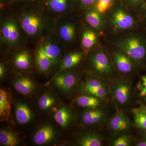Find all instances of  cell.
<instances>
[{
  "label": "cell",
  "instance_id": "cell-1",
  "mask_svg": "<svg viewBox=\"0 0 146 146\" xmlns=\"http://www.w3.org/2000/svg\"><path fill=\"white\" fill-rule=\"evenodd\" d=\"M121 46L126 54L134 60H141L146 56L145 45L137 37L128 38L122 43Z\"/></svg>",
  "mask_w": 146,
  "mask_h": 146
},
{
  "label": "cell",
  "instance_id": "cell-2",
  "mask_svg": "<svg viewBox=\"0 0 146 146\" xmlns=\"http://www.w3.org/2000/svg\"><path fill=\"white\" fill-rule=\"evenodd\" d=\"M20 31L16 21L13 19H7L2 24L1 29V41L9 46H13L18 42Z\"/></svg>",
  "mask_w": 146,
  "mask_h": 146
},
{
  "label": "cell",
  "instance_id": "cell-3",
  "mask_svg": "<svg viewBox=\"0 0 146 146\" xmlns=\"http://www.w3.org/2000/svg\"><path fill=\"white\" fill-rule=\"evenodd\" d=\"M21 25L22 29L27 34L30 36H35L42 30V18L35 13H25L21 16Z\"/></svg>",
  "mask_w": 146,
  "mask_h": 146
},
{
  "label": "cell",
  "instance_id": "cell-4",
  "mask_svg": "<svg viewBox=\"0 0 146 146\" xmlns=\"http://www.w3.org/2000/svg\"><path fill=\"white\" fill-rule=\"evenodd\" d=\"M52 81H54L55 85L58 89L67 92L70 91L74 86L76 78L72 73L63 72L55 77L50 83Z\"/></svg>",
  "mask_w": 146,
  "mask_h": 146
},
{
  "label": "cell",
  "instance_id": "cell-5",
  "mask_svg": "<svg viewBox=\"0 0 146 146\" xmlns=\"http://www.w3.org/2000/svg\"><path fill=\"white\" fill-rule=\"evenodd\" d=\"M82 54L78 52L70 53L66 55L61 62L59 70L55 75L53 77L51 80L47 82V86L50 84L51 81L58 75L64 72V71L73 68L74 66L77 65L82 59Z\"/></svg>",
  "mask_w": 146,
  "mask_h": 146
},
{
  "label": "cell",
  "instance_id": "cell-6",
  "mask_svg": "<svg viewBox=\"0 0 146 146\" xmlns=\"http://www.w3.org/2000/svg\"><path fill=\"white\" fill-rule=\"evenodd\" d=\"M112 23L118 28L126 29L133 25L134 20L129 14L122 10L119 9L113 14Z\"/></svg>",
  "mask_w": 146,
  "mask_h": 146
},
{
  "label": "cell",
  "instance_id": "cell-7",
  "mask_svg": "<svg viewBox=\"0 0 146 146\" xmlns=\"http://www.w3.org/2000/svg\"><path fill=\"white\" fill-rule=\"evenodd\" d=\"M54 135L53 128L50 126L45 125L41 127L35 134L33 141L37 145H42L51 141Z\"/></svg>",
  "mask_w": 146,
  "mask_h": 146
},
{
  "label": "cell",
  "instance_id": "cell-8",
  "mask_svg": "<svg viewBox=\"0 0 146 146\" xmlns=\"http://www.w3.org/2000/svg\"><path fill=\"white\" fill-rule=\"evenodd\" d=\"M11 109V96L5 90H0V117L1 119L7 120L10 117Z\"/></svg>",
  "mask_w": 146,
  "mask_h": 146
},
{
  "label": "cell",
  "instance_id": "cell-9",
  "mask_svg": "<svg viewBox=\"0 0 146 146\" xmlns=\"http://www.w3.org/2000/svg\"><path fill=\"white\" fill-rule=\"evenodd\" d=\"M92 62L95 70L100 73H106L110 70L109 60L106 55L102 52H98L94 55Z\"/></svg>",
  "mask_w": 146,
  "mask_h": 146
},
{
  "label": "cell",
  "instance_id": "cell-10",
  "mask_svg": "<svg viewBox=\"0 0 146 146\" xmlns=\"http://www.w3.org/2000/svg\"><path fill=\"white\" fill-rule=\"evenodd\" d=\"M35 59L36 66L42 72H47L53 65L51 61L44 51L42 44L36 50Z\"/></svg>",
  "mask_w": 146,
  "mask_h": 146
},
{
  "label": "cell",
  "instance_id": "cell-11",
  "mask_svg": "<svg viewBox=\"0 0 146 146\" xmlns=\"http://www.w3.org/2000/svg\"><path fill=\"white\" fill-rule=\"evenodd\" d=\"M14 86L16 91L24 95L31 94L35 87L33 82L30 78L25 77L17 80L14 83Z\"/></svg>",
  "mask_w": 146,
  "mask_h": 146
},
{
  "label": "cell",
  "instance_id": "cell-12",
  "mask_svg": "<svg viewBox=\"0 0 146 146\" xmlns=\"http://www.w3.org/2000/svg\"><path fill=\"white\" fill-rule=\"evenodd\" d=\"M42 46L44 51L51 61L52 65L57 63L61 54V50L59 46L51 42H46Z\"/></svg>",
  "mask_w": 146,
  "mask_h": 146
},
{
  "label": "cell",
  "instance_id": "cell-13",
  "mask_svg": "<svg viewBox=\"0 0 146 146\" xmlns=\"http://www.w3.org/2000/svg\"><path fill=\"white\" fill-rule=\"evenodd\" d=\"M15 115L18 123L25 124L31 120L32 114L31 110L26 105L19 104L16 106Z\"/></svg>",
  "mask_w": 146,
  "mask_h": 146
},
{
  "label": "cell",
  "instance_id": "cell-14",
  "mask_svg": "<svg viewBox=\"0 0 146 146\" xmlns=\"http://www.w3.org/2000/svg\"><path fill=\"white\" fill-rule=\"evenodd\" d=\"M15 66L21 70L28 69L31 64V58L29 53L27 50H23L17 54L13 60Z\"/></svg>",
  "mask_w": 146,
  "mask_h": 146
},
{
  "label": "cell",
  "instance_id": "cell-15",
  "mask_svg": "<svg viewBox=\"0 0 146 146\" xmlns=\"http://www.w3.org/2000/svg\"><path fill=\"white\" fill-rule=\"evenodd\" d=\"M115 60L117 68L121 72L129 73L132 69V65L128 58L121 52L115 54Z\"/></svg>",
  "mask_w": 146,
  "mask_h": 146
},
{
  "label": "cell",
  "instance_id": "cell-16",
  "mask_svg": "<svg viewBox=\"0 0 146 146\" xmlns=\"http://www.w3.org/2000/svg\"><path fill=\"white\" fill-rule=\"evenodd\" d=\"M19 143L18 137L9 131L3 129L0 131V145L4 146H15Z\"/></svg>",
  "mask_w": 146,
  "mask_h": 146
},
{
  "label": "cell",
  "instance_id": "cell-17",
  "mask_svg": "<svg viewBox=\"0 0 146 146\" xmlns=\"http://www.w3.org/2000/svg\"><path fill=\"white\" fill-rule=\"evenodd\" d=\"M75 33V28L72 24H64L59 29V36L60 38L65 42H69L72 41L74 38Z\"/></svg>",
  "mask_w": 146,
  "mask_h": 146
},
{
  "label": "cell",
  "instance_id": "cell-18",
  "mask_svg": "<svg viewBox=\"0 0 146 146\" xmlns=\"http://www.w3.org/2000/svg\"><path fill=\"white\" fill-rule=\"evenodd\" d=\"M103 114L99 110L86 111L82 115V121L87 125H91L99 122L102 118Z\"/></svg>",
  "mask_w": 146,
  "mask_h": 146
},
{
  "label": "cell",
  "instance_id": "cell-19",
  "mask_svg": "<svg viewBox=\"0 0 146 146\" xmlns=\"http://www.w3.org/2000/svg\"><path fill=\"white\" fill-rule=\"evenodd\" d=\"M111 128L116 131L125 130L129 126V121L125 116L122 115H116L110 122Z\"/></svg>",
  "mask_w": 146,
  "mask_h": 146
},
{
  "label": "cell",
  "instance_id": "cell-20",
  "mask_svg": "<svg viewBox=\"0 0 146 146\" xmlns=\"http://www.w3.org/2000/svg\"><path fill=\"white\" fill-rule=\"evenodd\" d=\"M70 119V115L68 110L65 107L60 108L54 115V119L58 124L62 127L68 125Z\"/></svg>",
  "mask_w": 146,
  "mask_h": 146
},
{
  "label": "cell",
  "instance_id": "cell-21",
  "mask_svg": "<svg viewBox=\"0 0 146 146\" xmlns=\"http://www.w3.org/2000/svg\"><path fill=\"white\" fill-rule=\"evenodd\" d=\"M46 5L50 10L56 13H62L67 9L68 0H47Z\"/></svg>",
  "mask_w": 146,
  "mask_h": 146
},
{
  "label": "cell",
  "instance_id": "cell-22",
  "mask_svg": "<svg viewBox=\"0 0 146 146\" xmlns=\"http://www.w3.org/2000/svg\"><path fill=\"white\" fill-rule=\"evenodd\" d=\"M130 88L126 84H121L116 88L115 92L116 100L121 104H125L128 100Z\"/></svg>",
  "mask_w": 146,
  "mask_h": 146
},
{
  "label": "cell",
  "instance_id": "cell-23",
  "mask_svg": "<svg viewBox=\"0 0 146 146\" xmlns=\"http://www.w3.org/2000/svg\"><path fill=\"white\" fill-rule=\"evenodd\" d=\"M97 36L94 32L87 30L84 32L82 37V46L85 49H89L96 44Z\"/></svg>",
  "mask_w": 146,
  "mask_h": 146
},
{
  "label": "cell",
  "instance_id": "cell-24",
  "mask_svg": "<svg viewBox=\"0 0 146 146\" xmlns=\"http://www.w3.org/2000/svg\"><path fill=\"white\" fill-rule=\"evenodd\" d=\"M77 102L80 107L89 108H95L100 104V101L98 98L94 96H81L79 97Z\"/></svg>",
  "mask_w": 146,
  "mask_h": 146
},
{
  "label": "cell",
  "instance_id": "cell-25",
  "mask_svg": "<svg viewBox=\"0 0 146 146\" xmlns=\"http://www.w3.org/2000/svg\"><path fill=\"white\" fill-rule=\"evenodd\" d=\"M99 12L96 11H91L86 13L85 19L87 23L95 29L99 28L102 24V19Z\"/></svg>",
  "mask_w": 146,
  "mask_h": 146
},
{
  "label": "cell",
  "instance_id": "cell-26",
  "mask_svg": "<svg viewBox=\"0 0 146 146\" xmlns=\"http://www.w3.org/2000/svg\"><path fill=\"white\" fill-rule=\"evenodd\" d=\"M55 99L50 94H46L42 95L38 101V105L40 109L46 110L54 104Z\"/></svg>",
  "mask_w": 146,
  "mask_h": 146
},
{
  "label": "cell",
  "instance_id": "cell-27",
  "mask_svg": "<svg viewBox=\"0 0 146 146\" xmlns=\"http://www.w3.org/2000/svg\"><path fill=\"white\" fill-rule=\"evenodd\" d=\"M134 120L138 127L146 129V114L141 109L133 110Z\"/></svg>",
  "mask_w": 146,
  "mask_h": 146
},
{
  "label": "cell",
  "instance_id": "cell-28",
  "mask_svg": "<svg viewBox=\"0 0 146 146\" xmlns=\"http://www.w3.org/2000/svg\"><path fill=\"white\" fill-rule=\"evenodd\" d=\"M102 141L98 137L93 135H89L84 137L80 141L82 146H101Z\"/></svg>",
  "mask_w": 146,
  "mask_h": 146
},
{
  "label": "cell",
  "instance_id": "cell-29",
  "mask_svg": "<svg viewBox=\"0 0 146 146\" xmlns=\"http://www.w3.org/2000/svg\"><path fill=\"white\" fill-rule=\"evenodd\" d=\"M113 0H98L96 5L97 11L100 13H105L111 7Z\"/></svg>",
  "mask_w": 146,
  "mask_h": 146
},
{
  "label": "cell",
  "instance_id": "cell-30",
  "mask_svg": "<svg viewBox=\"0 0 146 146\" xmlns=\"http://www.w3.org/2000/svg\"><path fill=\"white\" fill-rule=\"evenodd\" d=\"M89 94L98 98H103L106 94V91L103 86L96 88L85 89Z\"/></svg>",
  "mask_w": 146,
  "mask_h": 146
},
{
  "label": "cell",
  "instance_id": "cell-31",
  "mask_svg": "<svg viewBox=\"0 0 146 146\" xmlns=\"http://www.w3.org/2000/svg\"><path fill=\"white\" fill-rule=\"evenodd\" d=\"M138 87L140 96L146 100V75L141 78Z\"/></svg>",
  "mask_w": 146,
  "mask_h": 146
},
{
  "label": "cell",
  "instance_id": "cell-32",
  "mask_svg": "<svg viewBox=\"0 0 146 146\" xmlns=\"http://www.w3.org/2000/svg\"><path fill=\"white\" fill-rule=\"evenodd\" d=\"M129 138L126 136H123L119 137L114 141L113 146H127L129 145Z\"/></svg>",
  "mask_w": 146,
  "mask_h": 146
},
{
  "label": "cell",
  "instance_id": "cell-33",
  "mask_svg": "<svg viewBox=\"0 0 146 146\" xmlns=\"http://www.w3.org/2000/svg\"><path fill=\"white\" fill-rule=\"evenodd\" d=\"M103 86L100 82L95 79H91L88 80L85 86V89L89 88H96Z\"/></svg>",
  "mask_w": 146,
  "mask_h": 146
},
{
  "label": "cell",
  "instance_id": "cell-34",
  "mask_svg": "<svg viewBox=\"0 0 146 146\" xmlns=\"http://www.w3.org/2000/svg\"><path fill=\"white\" fill-rule=\"evenodd\" d=\"M82 5L85 6L91 5L95 2L96 0H80Z\"/></svg>",
  "mask_w": 146,
  "mask_h": 146
},
{
  "label": "cell",
  "instance_id": "cell-35",
  "mask_svg": "<svg viewBox=\"0 0 146 146\" xmlns=\"http://www.w3.org/2000/svg\"><path fill=\"white\" fill-rule=\"evenodd\" d=\"M5 69L4 65L3 63H1L0 64V78H2L4 76L5 73Z\"/></svg>",
  "mask_w": 146,
  "mask_h": 146
},
{
  "label": "cell",
  "instance_id": "cell-36",
  "mask_svg": "<svg viewBox=\"0 0 146 146\" xmlns=\"http://www.w3.org/2000/svg\"><path fill=\"white\" fill-rule=\"evenodd\" d=\"M137 146H146V141H144L140 142L137 144Z\"/></svg>",
  "mask_w": 146,
  "mask_h": 146
},
{
  "label": "cell",
  "instance_id": "cell-37",
  "mask_svg": "<svg viewBox=\"0 0 146 146\" xmlns=\"http://www.w3.org/2000/svg\"><path fill=\"white\" fill-rule=\"evenodd\" d=\"M141 109L143 111V112H145V113L146 114V107H145V106H142L141 108Z\"/></svg>",
  "mask_w": 146,
  "mask_h": 146
},
{
  "label": "cell",
  "instance_id": "cell-38",
  "mask_svg": "<svg viewBox=\"0 0 146 146\" xmlns=\"http://www.w3.org/2000/svg\"><path fill=\"white\" fill-rule=\"evenodd\" d=\"M134 1H141V0H134Z\"/></svg>",
  "mask_w": 146,
  "mask_h": 146
},
{
  "label": "cell",
  "instance_id": "cell-39",
  "mask_svg": "<svg viewBox=\"0 0 146 146\" xmlns=\"http://www.w3.org/2000/svg\"><path fill=\"white\" fill-rule=\"evenodd\" d=\"M13 1H17V0H13Z\"/></svg>",
  "mask_w": 146,
  "mask_h": 146
},
{
  "label": "cell",
  "instance_id": "cell-40",
  "mask_svg": "<svg viewBox=\"0 0 146 146\" xmlns=\"http://www.w3.org/2000/svg\"><path fill=\"white\" fill-rule=\"evenodd\" d=\"M132 1H134V0H132Z\"/></svg>",
  "mask_w": 146,
  "mask_h": 146
},
{
  "label": "cell",
  "instance_id": "cell-41",
  "mask_svg": "<svg viewBox=\"0 0 146 146\" xmlns=\"http://www.w3.org/2000/svg\"></svg>",
  "mask_w": 146,
  "mask_h": 146
}]
</instances>
